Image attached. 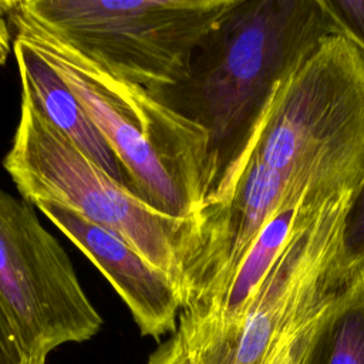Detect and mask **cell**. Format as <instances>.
Instances as JSON below:
<instances>
[{"mask_svg": "<svg viewBox=\"0 0 364 364\" xmlns=\"http://www.w3.org/2000/svg\"><path fill=\"white\" fill-rule=\"evenodd\" d=\"M330 34L340 30L326 0H237L196 47L183 81L155 95L208 136L205 205L232 196L280 85Z\"/></svg>", "mask_w": 364, "mask_h": 364, "instance_id": "6da1fadb", "label": "cell"}, {"mask_svg": "<svg viewBox=\"0 0 364 364\" xmlns=\"http://www.w3.org/2000/svg\"><path fill=\"white\" fill-rule=\"evenodd\" d=\"M16 37L36 50L71 90L141 199L178 218L203 208L208 196L203 129L149 91L109 75L46 34L16 30Z\"/></svg>", "mask_w": 364, "mask_h": 364, "instance_id": "7a4b0ae2", "label": "cell"}, {"mask_svg": "<svg viewBox=\"0 0 364 364\" xmlns=\"http://www.w3.org/2000/svg\"><path fill=\"white\" fill-rule=\"evenodd\" d=\"M253 156L289 183L331 195L364 181V53L330 34L280 85Z\"/></svg>", "mask_w": 364, "mask_h": 364, "instance_id": "3957f363", "label": "cell"}, {"mask_svg": "<svg viewBox=\"0 0 364 364\" xmlns=\"http://www.w3.org/2000/svg\"><path fill=\"white\" fill-rule=\"evenodd\" d=\"M236 1L10 0L9 21L158 95L183 81L193 51Z\"/></svg>", "mask_w": 364, "mask_h": 364, "instance_id": "277c9868", "label": "cell"}, {"mask_svg": "<svg viewBox=\"0 0 364 364\" xmlns=\"http://www.w3.org/2000/svg\"><path fill=\"white\" fill-rule=\"evenodd\" d=\"M3 168L28 203L50 200L114 232L176 286L198 239L196 213L166 215L111 178L21 94L20 117Z\"/></svg>", "mask_w": 364, "mask_h": 364, "instance_id": "5b68a950", "label": "cell"}, {"mask_svg": "<svg viewBox=\"0 0 364 364\" xmlns=\"http://www.w3.org/2000/svg\"><path fill=\"white\" fill-rule=\"evenodd\" d=\"M353 191L330 195L287 240L266 273L240 328L195 350L191 364H270L299 330L328 313L360 270L348 264L343 225Z\"/></svg>", "mask_w": 364, "mask_h": 364, "instance_id": "8992f818", "label": "cell"}, {"mask_svg": "<svg viewBox=\"0 0 364 364\" xmlns=\"http://www.w3.org/2000/svg\"><path fill=\"white\" fill-rule=\"evenodd\" d=\"M0 303L37 358L94 337L102 317L34 206L0 188Z\"/></svg>", "mask_w": 364, "mask_h": 364, "instance_id": "52a82bcc", "label": "cell"}, {"mask_svg": "<svg viewBox=\"0 0 364 364\" xmlns=\"http://www.w3.org/2000/svg\"><path fill=\"white\" fill-rule=\"evenodd\" d=\"M31 205L102 273L129 309L142 336L159 340L161 336L176 331L182 300L169 277L118 235L78 212L50 200H36Z\"/></svg>", "mask_w": 364, "mask_h": 364, "instance_id": "ba28073f", "label": "cell"}, {"mask_svg": "<svg viewBox=\"0 0 364 364\" xmlns=\"http://www.w3.org/2000/svg\"><path fill=\"white\" fill-rule=\"evenodd\" d=\"M13 53L18 68L21 94L82 154L134 192L115 154L54 68L18 37H14Z\"/></svg>", "mask_w": 364, "mask_h": 364, "instance_id": "9c48e42d", "label": "cell"}, {"mask_svg": "<svg viewBox=\"0 0 364 364\" xmlns=\"http://www.w3.org/2000/svg\"><path fill=\"white\" fill-rule=\"evenodd\" d=\"M303 364H364V269L316 327Z\"/></svg>", "mask_w": 364, "mask_h": 364, "instance_id": "30bf717a", "label": "cell"}, {"mask_svg": "<svg viewBox=\"0 0 364 364\" xmlns=\"http://www.w3.org/2000/svg\"><path fill=\"white\" fill-rule=\"evenodd\" d=\"M343 247L348 264L364 269V181L354 192L344 216Z\"/></svg>", "mask_w": 364, "mask_h": 364, "instance_id": "8fae6325", "label": "cell"}, {"mask_svg": "<svg viewBox=\"0 0 364 364\" xmlns=\"http://www.w3.org/2000/svg\"><path fill=\"white\" fill-rule=\"evenodd\" d=\"M340 34L364 53V0H326Z\"/></svg>", "mask_w": 364, "mask_h": 364, "instance_id": "7c38bea8", "label": "cell"}, {"mask_svg": "<svg viewBox=\"0 0 364 364\" xmlns=\"http://www.w3.org/2000/svg\"><path fill=\"white\" fill-rule=\"evenodd\" d=\"M0 364H46L26 347L0 303Z\"/></svg>", "mask_w": 364, "mask_h": 364, "instance_id": "4fadbf2b", "label": "cell"}, {"mask_svg": "<svg viewBox=\"0 0 364 364\" xmlns=\"http://www.w3.org/2000/svg\"><path fill=\"white\" fill-rule=\"evenodd\" d=\"M328 314V313H327ZM324 314L318 320L313 321L311 324L306 326L304 328L299 330L296 334H293L276 353L270 364H303L304 355L307 351L309 341L316 330V327L320 324V321L327 316Z\"/></svg>", "mask_w": 364, "mask_h": 364, "instance_id": "5bb4252c", "label": "cell"}, {"mask_svg": "<svg viewBox=\"0 0 364 364\" xmlns=\"http://www.w3.org/2000/svg\"><path fill=\"white\" fill-rule=\"evenodd\" d=\"M146 364H191L185 344L175 331L148 358Z\"/></svg>", "mask_w": 364, "mask_h": 364, "instance_id": "9a60e30c", "label": "cell"}, {"mask_svg": "<svg viewBox=\"0 0 364 364\" xmlns=\"http://www.w3.org/2000/svg\"><path fill=\"white\" fill-rule=\"evenodd\" d=\"M9 6L10 0H0V65L6 64L14 43L9 21Z\"/></svg>", "mask_w": 364, "mask_h": 364, "instance_id": "2e32d148", "label": "cell"}]
</instances>
